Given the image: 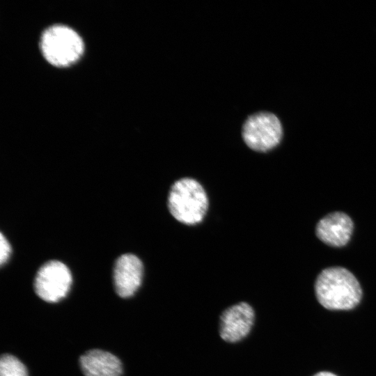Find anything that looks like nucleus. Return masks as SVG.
Returning a JSON list of instances; mask_svg holds the SVG:
<instances>
[{
  "label": "nucleus",
  "mask_w": 376,
  "mask_h": 376,
  "mask_svg": "<svg viewBox=\"0 0 376 376\" xmlns=\"http://www.w3.org/2000/svg\"><path fill=\"white\" fill-rule=\"evenodd\" d=\"M207 191L196 179L183 177L171 185L167 196V208L178 223L187 226L201 224L209 209Z\"/></svg>",
  "instance_id": "obj_1"
},
{
  "label": "nucleus",
  "mask_w": 376,
  "mask_h": 376,
  "mask_svg": "<svg viewBox=\"0 0 376 376\" xmlns=\"http://www.w3.org/2000/svg\"><path fill=\"white\" fill-rule=\"evenodd\" d=\"M318 300L330 310H348L360 301L362 291L360 284L348 269L331 267L323 269L315 283Z\"/></svg>",
  "instance_id": "obj_2"
},
{
  "label": "nucleus",
  "mask_w": 376,
  "mask_h": 376,
  "mask_svg": "<svg viewBox=\"0 0 376 376\" xmlns=\"http://www.w3.org/2000/svg\"><path fill=\"white\" fill-rule=\"evenodd\" d=\"M40 48L49 63L56 67H68L80 58L84 45L74 29L65 25L54 24L41 34Z\"/></svg>",
  "instance_id": "obj_3"
},
{
  "label": "nucleus",
  "mask_w": 376,
  "mask_h": 376,
  "mask_svg": "<svg viewBox=\"0 0 376 376\" xmlns=\"http://www.w3.org/2000/svg\"><path fill=\"white\" fill-rule=\"evenodd\" d=\"M241 134L244 143L250 150L267 152L280 143L283 130L277 116L268 111H259L246 118Z\"/></svg>",
  "instance_id": "obj_4"
},
{
  "label": "nucleus",
  "mask_w": 376,
  "mask_h": 376,
  "mask_svg": "<svg viewBox=\"0 0 376 376\" xmlns=\"http://www.w3.org/2000/svg\"><path fill=\"white\" fill-rule=\"evenodd\" d=\"M72 281L68 267L58 260H50L38 269L34 280V289L42 300L54 303L64 298Z\"/></svg>",
  "instance_id": "obj_5"
},
{
  "label": "nucleus",
  "mask_w": 376,
  "mask_h": 376,
  "mask_svg": "<svg viewBox=\"0 0 376 376\" xmlns=\"http://www.w3.org/2000/svg\"><path fill=\"white\" fill-rule=\"evenodd\" d=\"M254 320V310L248 303L241 301L229 306L219 318L220 337L228 343L239 342L249 334Z\"/></svg>",
  "instance_id": "obj_6"
},
{
  "label": "nucleus",
  "mask_w": 376,
  "mask_h": 376,
  "mask_svg": "<svg viewBox=\"0 0 376 376\" xmlns=\"http://www.w3.org/2000/svg\"><path fill=\"white\" fill-rule=\"evenodd\" d=\"M143 274L141 260L135 255L120 256L113 267V283L116 293L123 298L132 296L139 288Z\"/></svg>",
  "instance_id": "obj_7"
},
{
  "label": "nucleus",
  "mask_w": 376,
  "mask_h": 376,
  "mask_svg": "<svg viewBox=\"0 0 376 376\" xmlns=\"http://www.w3.org/2000/svg\"><path fill=\"white\" fill-rule=\"evenodd\" d=\"M353 229L354 224L350 216L343 212H334L319 220L315 234L324 244L340 247L350 241Z\"/></svg>",
  "instance_id": "obj_8"
},
{
  "label": "nucleus",
  "mask_w": 376,
  "mask_h": 376,
  "mask_svg": "<svg viewBox=\"0 0 376 376\" xmlns=\"http://www.w3.org/2000/svg\"><path fill=\"white\" fill-rule=\"evenodd\" d=\"M79 364L85 376H120V361L110 352L91 350L80 357Z\"/></svg>",
  "instance_id": "obj_9"
},
{
  "label": "nucleus",
  "mask_w": 376,
  "mask_h": 376,
  "mask_svg": "<svg viewBox=\"0 0 376 376\" xmlns=\"http://www.w3.org/2000/svg\"><path fill=\"white\" fill-rule=\"evenodd\" d=\"M0 376H28L25 366L15 357L3 354L0 359Z\"/></svg>",
  "instance_id": "obj_10"
},
{
  "label": "nucleus",
  "mask_w": 376,
  "mask_h": 376,
  "mask_svg": "<svg viewBox=\"0 0 376 376\" xmlns=\"http://www.w3.org/2000/svg\"><path fill=\"white\" fill-rule=\"evenodd\" d=\"M11 253V247L10 244L8 242V240L6 238V237L3 235V233H1V238H0V263L1 265H3L4 263H6Z\"/></svg>",
  "instance_id": "obj_11"
},
{
  "label": "nucleus",
  "mask_w": 376,
  "mask_h": 376,
  "mask_svg": "<svg viewBox=\"0 0 376 376\" xmlns=\"http://www.w3.org/2000/svg\"><path fill=\"white\" fill-rule=\"evenodd\" d=\"M314 376H336V375L329 372H320V373H317Z\"/></svg>",
  "instance_id": "obj_12"
}]
</instances>
